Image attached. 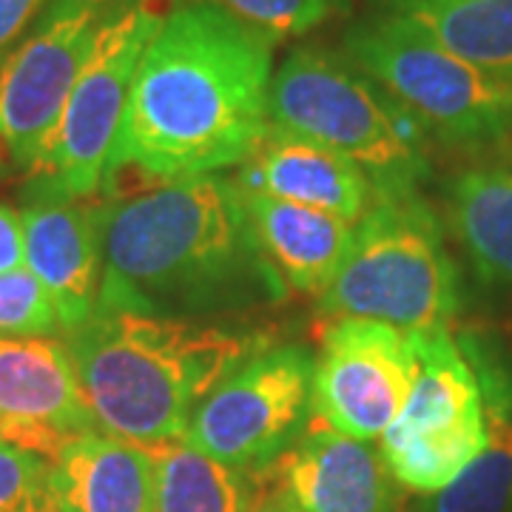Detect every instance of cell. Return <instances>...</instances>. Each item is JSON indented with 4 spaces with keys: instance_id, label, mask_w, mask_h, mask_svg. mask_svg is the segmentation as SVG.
<instances>
[{
    "instance_id": "18",
    "label": "cell",
    "mask_w": 512,
    "mask_h": 512,
    "mask_svg": "<svg viewBox=\"0 0 512 512\" xmlns=\"http://www.w3.org/2000/svg\"><path fill=\"white\" fill-rule=\"evenodd\" d=\"M259 248L288 293L325 296L353 245L356 225L325 211L242 191Z\"/></svg>"
},
{
    "instance_id": "17",
    "label": "cell",
    "mask_w": 512,
    "mask_h": 512,
    "mask_svg": "<svg viewBox=\"0 0 512 512\" xmlns=\"http://www.w3.org/2000/svg\"><path fill=\"white\" fill-rule=\"evenodd\" d=\"M0 424H35L69 436L100 433L66 342L0 336Z\"/></svg>"
},
{
    "instance_id": "25",
    "label": "cell",
    "mask_w": 512,
    "mask_h": 512,
    "mask_svg": "<svg viewBox=\"0 0 512 512\" xmlns=\"http://www.w3.org/2000/svg\"><path fill=\"white\" fill-rule=\"evenodd\" d=\"M46 0H0V66L29 32Z\"/></svg>"
},
{
    "instance_id": "20",
    "label": "cell",
    "mask_w": 512,
    "mask_h": 512,
    "mask_svg": "<svg viewBox=\"0 0 512 512\" xmlns=\"http://www.w3.org/2000/svg\"><path fill=\"white\" fill-rule=\"evenodd\" d=\"M154 458V512H248L259 473L228 467L183 439L146 447Z\"/></svg>"
},
{
    "instance_id": "22",
    "label": "cell",
    "mask_w": 512,
    "mask_h": 512,
    "mask_svg": "<svg viewBox=\"0 0 512 512\" xmlns=\"http://www.w3.org/2000/svg\"><path fill=\"white\" fill-rule=\"evenodd\" d=\"M0 512H57L52 461L0 439Z\"/></svg>"
},
{
    "instance_id": "6",
    "label": "cell",
    "mask_w": 512,
    "mask_h": 512,
    "mask_svg": "<svg viewBox=\"0 0 512 512\" xmlns=\"http://www.w3.org/2000/svg\"><path fill=\"white\" fill-rule=\"evenodd\" d=\"M342 52L410 111L433 143L478 154L512 146V83L447 52L399 12L350 23Z\"/></svg>"
},
{
    "instance_id": "23",
    "label": "cell",
    "mask_w": 512,
    "mask_h": 512,
    "mask_svg": "<svg viewBox=\"0 0 512 512\" xmlns=\"http://www.w3.org/2000/svg\"><path fill=\"white\" fill-rule=\"evenodd\" d=\"M271 40L313 32L339 9V0H211Z\"/></svg>"
},
{
    "instance_id": "24",
    "label": "cell",
    "mask_w": 512,
    "mask_h": 512,
    "mask_svg": "<svg viewBox=\"0 0 512 512\" xmlns=\"http://www.w3.org/2000/svg\"><path fill=\"white\" fill-rule=\"evenodd\" d=\"M0 336H63L52 299L26 268L0 276Z\"/></svg>"
},
{
    "instance_id": "2",
    "label": "cell",
    "mask_w": 512,
    "mask_h": 512,
    "mask_svg": "<svg viewBox=\"0 0 512 512\" xmlns=\"http://www.w3.org/2000/svg\"><path fill=\"white\" fill-rule=\"evenodd\" d=\"M100 305L208 319L279 305L288 288L268 265L234 180L205 174L100 197Z\"/></svg>"
},
{
    "instance_id": "7",
    "label": "cell",
    "mask_w": 512,
    "mask_h": 512,
    "mask_svg": "<svg viewBox=\"0 0 512 512\" xmlns=\"http://www.w3.org/2000/svg\"><path fill=\"white\" fill-rule=\"evenodd\" d=\"M419 376L399 419L382 433L379 453L396 484L419 495L450 487L487 444L476 370L453 328L410 330Z\"/></svg>"
},
{
    "instance_id": "11",
    "label": "cell",
    "mask_w": 512,
    "mask_h": 512,
    "mask_svg": "<svg viewBox=\"0 0 512 512\" xmlns=\"http://www.w3.org/2000/svg\"><path fill=\"white\" fill-rule=\"evenodd\" d=\"M416 376L410 330L373 319H333L313 356V419L350 439H382Z\"/></svg>"
},
{
    "instance_id": "8",
    "label": "cell",
    "mask_w": 512,
    "mask_h": 512,
    "mask_svg": "<svg viewBox=\"0 0 512 512\" xmlns=\"http://www.w3.org/2000/svg\"><path fill=\"white\" fill-rule=\"evenodd\" d=\"M174 0H131L100 32L29 183L74 200L100 197L134 74Z\"/></svg>"
},
{
    "instance_id": "14",
    "label": "cell",
    "mask_w": 512,
    "mask_h": 512,
    "mask_svg": "<svg viewBox=\"0 0 512 512\" xmlns=\"http://www.w3.org/2000/svg\"><path fill=\"white\" fill-rule=\"evenodd\" d=\"M234 183L239 191L316 208L350 225H359L376 197L365 171L345 154L279 126H268L237 165Z\"/></svg>"
},
{
    "instance_id": "10",
    "label": "cell",
    "mask_w": 512,
    "mask_h": 512,
    "mask_svg": "<svg viewBox=\"0 0 512 512\" xmlns=\"http://www.w3.org/2000/svg\"><path fill=\"white\" fill-rule=\"evenodd\" d=\"M313 419V353L268 345L217 384L197 407L183 441L228 467H271Z\"/></svg>"
},
{
    "instance_id": "13",
    "label": "cell",
    "mask_w": 512,
    "mask_h": 512,
    "mask_svg": "<svg viewBox=\"0 0 512 512\" xmlns=\"http://www.w3.org/2000/svg\"><path fill=\"white\" fill-rule=\"evenodd\" d=\"M259 473L302 512H404L399 484L379 447L316 419Z\"/></svg>"
},
{
    "instance_id": "9",
    "label": "cell",
    "mask_w": 512,
    "mask_h": 512,
    "mask_svg": "<svg viewBox=\"0 0 512 512\" xmlns=\"http://www.w3.org/2000/svg\"><path fill=\"white\" fill-rule=\"evenodd\" d=\"M131 0H46L0 66V174H32L94 43Z\"/></svg>"
},
{
    "instance_id": "26",
    "label": "cell",
    "mask_w": 512,
    "mask_h": 512,
    "mask_svg": "<svg viewBox=\"0 0 512 512\" xmlns=\"http://www.w3.org/2000/svg\"><path fill=\"white\" fill-rule=\"evenodd\" d=\"M26 268V239L20 211L0 202V276Z\"/></svg>"
},
{
    "instance_id": "29",
    "label": "cell",
    "mask_w": 512,
    "mask_h": 512,
    "mask_svg": "<svg viewBox=\"0 0 512 512\" xmlns=\"http://www.w3.org/2000/svg\"><path fill=\"white\" fill-rule=\"evenodd\" d=\"M510 512H512V510H510Z\"/></svg>"
},
{
    "instance_id": "28",
    "label": "cell",
    "mask_w": 512,
    "mask_h": 512,
    "mask_svg": "<svg viewBox=\"0 0 512 512\" xmlns=\"http://www.w3.org/2000/svg\"><path fill=\"white\" fill-rule=\"evenodd\" d=\"M376 6V12H410L421 3H433V0H370Z\"/></svg>"
},
{
    "instance_id": "15",
    "label": "cell",
    "mask_w": 512,
    "mask_h": 512,
    "mask_svg": "<svg viewBox=\"0 0 512 512\" xmlns=\"http://www.w3.org/2000/svg\"><path fill=\"white\" fill-rule=\"evenodd\" d=\"M458 345L476 370L487 444L461 476L436 495H424L419 512L512 510V350L484 325L456 328Z\"/></svg>"
},
{
    "instance_id": "16",
    "label": "cell",
    "mask_w": 512,
    "mask_h": 512,
    "mask_svg": "<svg viewBox=\"0 0 512 512\" xmlns=\"http://www.w3.org/2000/svg\"><path fill=\"white\" fill-rule=\"evenodd\" d=\"M470 157L444 183V217L478 279L512 291V146Z\"/></svg>"
},
{
    "instance_id": "21",
    "label": "cell",
    "mask_w": 512,
    "mask_h": 512,
    "mask_svg": "<svg viewBox=\"0 0 512 512\" xmlns=\"http://www.w3.org/2000/svg\"><path fill=\"white\" fill-rule=\"evenodd\" d=\"M447 52L512 83V0H433L410 12Z\"/></svg>"
},
{
    "instance_id": "1",
    "label": "cell",
    "mask_w": 512,
    "mask_h": 512,
    "mask_svg": "<svg viewBox=\"0 0 512 512\" xmlns=\"http://www.w3.org/2000/svg\"><path fill=\"white\" fill-rule=\"evenodd\" d=\"M274 40L211 0H174L146 46L100 197L220 174L271 126Z\"/></svg>"
},
{
    "instance_id": "3",
    "label": "cell",
    "mask_w": 512,
    "mask_h": 512,
    "mask_svg": "<svg viewBox=\"0 0 512 512\" xmlns=\"http://www.w3.org/2000/svg\"><path fill=\"white\" fill-rule=\"evenodd\" d=\"M63 339L97 430L137 447L183 439L208 393L271 345L262 330L111 308Z\"/></svg>"
},
{
    "instance_id": "12",
    "label": "cell",
    "mask_w": 512,
    "mask_h": 512,
    "mask_svg": "<svg viewBox=\"0 0 512 512\" xmlns=\"http://www.w3.org/2000/svg\"><path fill=\"white\" fill-rule=\"evenodd\" d=\"M20 220L26 239V271L52 299L66 336L100 305V197L74 200L46 185L26 183V208L20 211Z\"/></svg>"
},
{
    "instance_id": "4",
    "label": "cell",
    "mask_w": 512,
    "mask_h": 512,
    "mask_svg": "<svg viewBox=\"0 0 512 512\" xmlns=\"http://www.w3.org/2000/svg\"><path fill=\"white\" fill-rule=\"evenodd\" d=\"M268 109L271 126L353 160L376 197L421 191L433 174L427 128L345 52L293 49L274 72Z\"/></svg>"
},
{
    "instance_id": "27",
    "label": "cell",
    "mask_w": 512,
    "mask_h": 512,
    "mask_svg": "<svg viewBox=\"0 0 512 512\" xmlns=\"http://www.w3.org/2000/svg\"><path fill=\"white\" fill-rule=\"evenodd\" d=\"M248 512H302L293 504L288 495L282 493L279 487H274L268 478L259 473V490H256L254 504Z\"/></svg>"
},
{
    "instance_id": "19",
    "label": "cell",
    "mask_w": 512,
    "mask_h": 512,
    "mask_svg": "<svg viewBox=\"0 0 512 512\" xmlns=\"http://www.w3.org/2000/svg\"><path fill=\"white\" fill-rule=\"evenodd\" d=\"M57 512H154V458L106 433L74 436L52 464Z\"/></svg>"
},
{
    "instance_id": "5",
    "label": "cell",
    "mask_w": 512,
    "mask_h": 512,
    "mask_svg": "<svg viewBox=\"0 0 512 512\" xmlns=\"http://www.w3.org/2000/svg\"><path fill=\"white\" fill-rule=\"evenodd\" d=\"M464 291L439 214L421 191L373 197L325 296L333 319H373L402 330L453 328Z\"/></svg>"
}]
</instances>
